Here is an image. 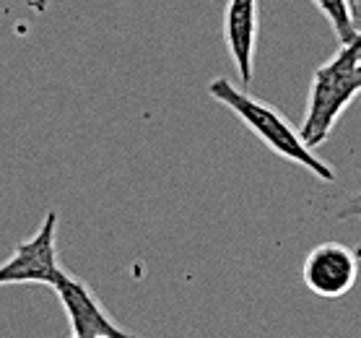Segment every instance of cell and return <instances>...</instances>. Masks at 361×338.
I'll use <instances>...</instances> for the list:
<instances>
[{
  "instance_id": "cell-4",
  "label": "cell",
  "mask_w": 361,
  "mask_h": 338,
  "mask_svg": "<svg viewBox=\"0 0 361 338\" xmlns=\"http://www.w3.org/2000/svg\"><path fill=\"white\" fill-rule=\"evenodd\" d=\"M302 279L322 299L345 297L359 279V253L341 242H322L304 258Z\"/></svg>"
},
{
  "instance_id": "cell-3",
  "label": "cell",
  "mask_w": 361,
  "mask_h": 338,
  "mask_svg": "<svg viewBox=\"0 0 361 338\" xmlns=\"http://www.w3.org/2000/svg\"><path fill=\"white\" fill-rule=\"evenodd\" d=\"M58 211L49 208L39 229L29 239H21L13 253L0 263V286H13V284L58 286V281L66 276L58 260Z\"/></svg>"
},
{
  "instance_id": "cell-8",
  "label": "cell",
  "mask_w": 361,
  "mask_h": 338,
  "mask_svg": "<svg viewBox=\"0 0 361 338\" xmlns=\"http://www.w3.org/2000/svg\"><path fill=\"white\" fill-rule=\"evenodd\" d=\"M338 219L341 222H351V219H359L361 222V193H356L353 198H348L338 211Z\"/></svg>"
},
{
  "instance_id": "cell-1",
  "label": "cell",
  "mask_w": 361,
  "mask_h": 338,
  "mask_svg": "<svg viewBox=\"0 0 361 338\" xmlns=\"http://www.w3.org/2000/svg\"><path fill=\"white\" fill-rule=\"evenodd\" d=\"M208 94H211L219 104H224V107L229 109L231 115H237L239 120L247 125V131L263 140L273 154H279V157L304 167V169L312 172L317 180L336 182V169L330 164H325V162L304 143L294 125L288 123L279 109L271 107L268 102L257 99V97H250L247 91L237 89V83H231L229 78H214V81L208 83Z\"/></svg>"
},
{
  "instance_id": "cell-2",
  "label": "cell",
  "mask_w": 361,
  "mask_h": 338,
  "mask_svg": "<svg viewBox=\"0 0 361 338\" xmlns=\"http://www.w3.org/2000/svg\"><path fill=\"white\" fill-rule=\"evenodd\" d=\"M361 91V37L351 44H341L328 63H322L310 83V99L299 135L310 149H317L330 138L338 117L343 115L353 97Z\"/></svg>"
},
{
  "instance_id": "cell-10",
  "label": "cell",
  "mask_w": 361,
  "mask_h": 338,
  "mask_svg": "<svg viewBox=\"0 0 361 338\" xmlns=\"http://www.w3.org/2000/svg\"><path fill=\"white\" fill-rule=\"evenodd\" d=\"M73 338H75V336H73ZM130 338H138V336H130Z\"/></svg>"
},
{
  "instance_id": "cell-6",
  "label": "cell",
  "mask_w": 361,
  "mask_h": 338,
  "mask_svg": "<svg viewBox=\"0 0 361 338\" xmlns=\"http://www.w3.org/2000/svg\"><path fill=\"white\" fill-rule=\"evenodd\" d=\"M224 40L239 81L252 83L255 44H257V0H229L224 11Z\"/></svg>"
},
{
  "instance_id": "cell-7",
  "label": "cell",
  "mask_w": 361,
  "mask_h": 338,
  "mask_svg": "<svg viewBox=\"0 0 361 338\" xmlns=\"http://www.w3.org/2000/svg\"><path fill=\"white\" fill-rule=\"evenodd\" d=\"M312 3H314V8L328 18V24L333 26V32H336L341 44H351V42L359 40V32H356V26H353V21H351L348 3H345V0H312Z\"/></svg>"
},
{
  "instance_id": "cell-5",
  "label": "cell",
  "mask_w": 361,
  "mask_h": 338,
  "mask_svg": "<svg viewBox=\"0 0 361 338\" xmlns=\"http://www.w3.org/2000/svg\"><path fill=\"white\" fill-rule=\"evenodd\" d=\"M55 294L66 310L68 325L75 338H130L128 330H123L109 318L83 279H75L66 271V276L55 286Z\"/></svg>"
},
{
  "instance_id": "cell-9",
  "label": "cell",
  "mask_w": 361,
  "mask_h": 338,
  "mask_svg": "<svg viewBox=\"0 0 361 338\" xmlns=\"http://www.w3.org/2000/svg\"><path fill=\"white\" fill-rule=\"evenodd\" d=\"M348 3V13H351V21L356 26V32L361 37V0H345Z\"/></svg>"
}]
</instances>
